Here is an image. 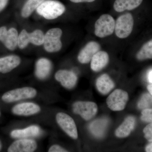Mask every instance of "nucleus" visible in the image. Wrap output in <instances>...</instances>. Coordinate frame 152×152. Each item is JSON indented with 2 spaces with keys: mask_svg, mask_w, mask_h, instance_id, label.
Segmentation results:
<instances>
[{
  "mask_svg": "<svg viewBox=\"0 0 152 152\" xmlns=\"http://www.w3.org/2000/svg\"><path fill=\"white\" fill-rule=\"evenodd\" d=\"M64 5L56 0H45L36 10L40 16L48 20H54L61 16L66 11Z\"/></svg>",
  "mask_w": 152,
  "mask_h": 152,
  "instance_id": "nucleus-1",
  "label": "nucleus"
},
{
  "mask_svg": "<svg viewBox=\"0 0 152 152\" xmlns=\"http://www.w3.org/2000/svg\"><path fill=\"white\" fill-rule=\"evenodd\" d=\"M37 91L31 87H23L11 90L4 94L2 100L10 103L18 101L33 99L37 95Z\"/></svg>",
  "mask_w": 152,
  "mask_h": 152,
  "instance_id": "nucleus-2",
  "label": "nucleus"
},
{
  "mask_svg": "<svg viewBox=\"0 0 152 152\" xmlns=\"http://www.w3.org/2000/svg\"><path fill=\"white\" fill-rule=\"evenodd\" d=\"M115 22L114 18L110 15L103 14L101 15L95 23V35L101 38L111 35L115 31Z\"/></svg>",
  "mask_w": 152,
  "mask_h": 152,
  "instance_id": "nucleus-3",
  "label": "nucleus"
},
{
  "mask_svg": "<svg viewBox=\"0 0 152 152\" xmlns=\"http://www.w3.org/2000/svg\"><path fill=\"white\" fill-rule=\"evenodd\" d=\"M134 19L130 13H126L118 17L115 22L116 36L121 39L128 37L132 32Z\"/></svg>",
  "mask_w": 152,
  "mask_h": 152,
  "instance_id": "nucleus-4",
  "label": "nucleus"
},
{
  "mask_svg": "<svg viewBox=\"0 0 152 152\" xmlns=\"http://www.w3.org/2000/svg\"><path fill=\"white\" fill-rule=\"evenodd\" d=\"M63 31L58 28H53L45 34L43 46L46 51L49 53L59 51L62 48L61 38Z\"/></svg>",
  "mask_w": 152,
  "mask_h": 152,
  "instance_id": "nucleus-5",
  "label": "nucleus"
},
{
  "mask_svg": "<svg viewBox=\"0 0 152 152\" xmlns=\"http://www.w3.org/2000/svg\"><path fill=\"white\" fill-rule=\"evenodd\" d=\"M56 121L58 126L69 137L74 140L78 138L77 126L72 117L66 113L59 112L56 115Z\"/></svg>",
  "mask_w": 152,
  "mask_h": 152,
  "instance_id": "nucleus-6",
  "label": "nucleus"
},
{
  "mask_svg": "<svg viewBox=\"0 0 152 152\" xmlns=\"http://www.w3.org/2000/svg\"><path fill=\"white\" fill-rule=\"evenodd\" d=\"M74 113L79 115L86 121L92 118L96 114L98 107L94 102L86 101H77L72 105Z\"/></svg>",
  "mask_w": 152,
  "mask_h": 152,
  "instance_id": "nucleus-7",
  "label": "nucleus"
},
{
  "mask_svg": "<svg viewBox=\"0 0 152 152\" xmlns=\"http://www.w3.org/2000/svg\"><path fill=\"white\" fill-rule=\"evenodd\" d=\"M129 99L128 93L122 90L114 91L108 97L107 104L109 108L114 111H119L125 108Z\"/></svg>",
  "mask_w": 152,
  "mask_h": 152,
  "instance_id": "nucleus-8",
  "label": "nucleus"
},
{
  "mask_svg": "<svg viewBox=\"0 0 152 152\" xmlns=\"http://www.w3.org/2000/svg\"><path fill=\"white\" fill-rule=\"evenodd\" d=\"M19 34L18 30L15 28L8 30L5 26L0 27V41L7 49L14 51L18 46Z\"/></svg>",
  "mask_w": 152,
  "mask_h": 152,
  "instance_id": "nucleus-9",
  "label": "nucleus"
},
{
  "mask_svg": "<svg viewBox=\"0 0 152 152\" xmlns=\"http://www.w3.org/2000/svg\"><path fill=\"white\" fill-rule=\"evenodd\" d=\"M36 141L31 138L18 139L8 149L9 152H33L37 148Z\"/></svg>",
  "mask_w": 152,
  "mask_h": 152,
  "instance_id": "nucleus-10",
  "label": "nucleus"
},
{
  "mask_svg": "<svg viewBox=\"0 0 152 152\" xmlns=\"http://www.w3.org/2000/svg\"><path fill=\"white\" fill-rule=\"evenodd\" d=\"M41 110V107L38 104L32 102H24L15 105L12 111L16 115L28 117L39 113Z\"/></svg>",
  "mask_w": 152,
  "mask_h": 152,
  "instance_id": "nucleus-11",
  "label": "nucleus"
},
{
  "mask_svg": "<svg viewBox=\"0 0 152 152\" xmlns=\"http://www.w3.org/2000/svg\"><path fill=\"white\" fill-rule=\"evenodd\" d=\"M55 78L62 86L67 89H72L75 86L77 82V77L73 72L65 69L57 71Z\"/></svg>",
  "mask_w": 152,
  "mask_h": 152,
  "instance_id": "nucleus-12",
  "label": "nucleus"
},
{
  "mask_svg": "<svg viewBox=\"0 0 152 152\" xmlns=\"http://www.w3.org/2000/svg\"><path fill=\"white\" fill-rule=\"evenodd\" d=\"M100 44L95 41H91L81 50L77 56L78 61L82 64H88L91 61L94 55L100 51Z\"/></svg>",
  "mask_w": 152,
  "mask_h": 152,
  "instance_id": "nucleus-13",
  "label": "nucleus"
},
{
  "mask_svg": "<svg viewBox=\"0 0 152 152\" xmlns=\"http://www.w3.org/2000/svg\"><path fill=\"white\" fill-rule=\"evenodd\" d=\"M53 64L50 60L45 58L39 59L36 62L35 75L37 78L41 80H45L51 72Z\"/></svg>",
  "mask_w": 152,
  "mask_h": 152,
  "instance_id": "nucleus-14",
  "label": "nucleus"
},
{
  "mask_svg": "<svg viewBox=\"0 0 152 152\" xmlns=\"http://www.w3.org/2000/svg\"><path fill=\"white\" fill-rule=\"evenodd\" d=\"M21 60L17 55H10L0 58V73L6 74L10 72L21 64Z\"/></svg>",
  "mask_w": 152,
  "mask_h": 152,
  "instance_id": "nucleus-15",
  "label": "nucleus"
},
{
  "mask_svg": "<svg viewBox=\"0 0 152 152\" xmlns=\"http://www.w3.org/2000/svg\"><path fill=\"white\" fill-rule=\"evenodd\" d=\"M40 132V128L39 126L33 125L23 129L14 130L11 132L10 135L13 138H31L37 137Z\"/></svg>",
  "mask_w": 152,
  "mask_h": 152,
  "instance_id": "nucleus-16",
  "label": "nucleus"
},
{
  "mask_svg": "<svg viewBox=\"0 0 152 152\" xmlns=\"http://www.w3.org/2000/svg\"><path fill=\"white\" fill-rule=\"evenodd\" d=\"M108 54L104 51H99L96 53L91 61V68L95 72L102 70L108 64Z\"/></svg>",
  "mask_w": 152,
  "mask_h": 152,
  "instance_id": "nucleus-17",
  "label": "nucleus"
},
{
  "mask_svg": "<svg viewBox=\"0 0 152 152\" xmlns=\"http://www.w3.org/2000/svg\"><path fill=\"white\" fill-rule=\"evenodd\" d=\"M143 1V0H115L113 8L117 12L133 10L140 7Z\"/></svg>",
  "mask_w": 152,
  "mask_h": 152,
  "instance_id": "nucleus-18",
  "label": "nucleus"
},
{
  "mask_svg": "<svg viewBox=\"0 0 152 152\" xmlns=\"http://www.w3.org/2000/svg\"><path fill=\"white\" fill-rule=\"evenodd\" d=\"M135 124L136 119L134 117L132 116L127 117L116 130V136L119 138L126 137L134 130Z\"/></svg>",
  "mask_w": 152,
  "mask_h": 152,
  "instance_id": "nucleus-19",
  "label": "nucleus"
},
{
  "mask_svg": "<svg viewBox=\"0 0 152 152\" xmlns=\"http://www.w3.org/2000/svg\"><path fill=\"white\" fill-rule=\"evenodd\" d=\"M108 123V120L105 118L98 119L91 123L89 129L93 135L100 138L104 135Z\"/></svg>",
  "mask_w": 152,
  "mask_h": 152,
  "instance_id": "nucleus-20",
  "label": "nucleus"
},
{
  "mask_svg": "<svg viewBox=\"0 0 152 152\" xmlns=\"http://www.w3.org/2000/svg\"><path fill=\"white\" fill-rule=\"evenodd\" d=\"M96 86L99 91L103 95L108 94L115 87V84L110 76L104 74L97 80Z\"/></svg>",
  "mask_w": 152,
  "mask_h": 152,
  "instance_id": "nucleus-21",
  "label": "nucleus"
},
{
  "mask_svg": "<svg viewBox=\"0 0 152 152\" xmlns=\"http://www.w3.org/2000/svg\"><path fill=\"white\" fill-rule=\"evenodd\" d=\"M45 1V0H28L22 8L21 12L22 17L25 18L29 17Z\"/></svg>",
  "mask_w": 152,
  "mask_h": 152,
  "instance_id": "nucleus-22",
  "label": "nucleus"
},
{
  "mask_svg": "<svg viewBox=\"0 0 152 152\" xmlns=\"http://www.w3.org/2000/svg\"><path fill=\"white\" fill-rule=\"evenodd\" d=\"M136 58L140 61L152 59V39L144 44L137 53Z\"/></svg>",
  "mask_w": 152,
  "mask_h": 152,
  "instance_id": "nucleus-23",
  "label": "nucleus"
},
{
  "mask_svg": "<svg viewBox=\"0 0 152 152\" xmlns=\"http://www.w3.org/2000/svg\"><path fill=\"white\" fill-rule=\"evenodd\" d=\"M45 34L42 30L37 29L29 33L30 43L39 46L43 45Z\"/></svg>",
  "mask_w": 152,
  "mask_h": 152,
  "instance_id": "nucleus-24",
  "label": "nucleus"
},
{
  "mask_svg": "<svg viewBox=\"0 0 152 152\" xmlns=\"http://www.w3.org/2000/svg\"><path fill=\"white\" fill-rule=\"evenodd\" d=\"M140 109H152V96L151 94H145L142 96L138 103Z\"/></svg>",
  "mask_w": 152,
  "mask_h": 152,
  "instance_id": "nucleus-25",
  "label": "nucleus"
},
{
  "mask_svg": "<svg viewBox=\"0 0 152 152\" xmlns=\"http://www.w3.org/2000/svg\"><path fill=\"white\" fill-rule=\"evenodd\" d=\"M29 43V33L23 29L19 34L18 47L22 50L26 48Z\"/></svg>",
  "mask_w": 152,
  "mask_h": 152,
  "instance_id": "nucleus-26",
  "label": "nucleus"
},
{
  "mask_svg": "<svg viewBox=\"0 0 152 152\" xmlns=\"http://www.w3.org/2000/svg\"><path fill=\"white\" fill-rule=\"evenodd\" d=\"M141 119L145 122L152 123V109L143 110L142 112Z\"/></svg>",
  "mask_w": 152,
  "mask_h": 152,
  "instance_id": "nucleus-27",
  "label": "nucleus"
},
{
  "mask_svg": "<svg viewBox=\"0 0 152 152\" xmlns=\"http://www.w3.org/2000/svg\"><path fill=\"white\" fill-rule=\"evenodd\" d=\"M143 132L145 138L149 142H152V123L149 124L144 128Z\"/></svg>",
  "mask_w": 152,
  "mask_h": 152,
  "instance_id": "nucleus-28",
  "label": "nucleus"
},
{
  "mask_svg": "<svg viewBox=\"0 0 152 152\" xmlns=\"http://www.w3.org/2000/svg\"><path fill=\"white\" fill-rule=\"evenodd\" d=\"M49 152H67L66 150L58 145H53L49 148Z\"/></svg>",
  "mask_w": 152,
  "mask_h": 152,
  "instance_id": "nucleus-29",
  "label": "nucleus"
},
{
  "mask_svg": "<svg viewBox=\"0 0 152 152\" xmlns=\"http://www.w3.org/2000/svg\"><path fill=\"white\" fill-rule=\"evenodd\" d=\"M96 0H69L70 1L73 3L79 4V3H92L95 2Z\"/></svg>",
  "mask_w": 152,
  "mask_h": 152,
  "instance_id": "nucleus-30",
  "label": "nucleus"
},
{
  "mask_svg": "<svg viewBox=\"0 0 152 152\" xmlns=\"http://www.w3.org/2000/svg\"><path fill=\"white\" fill-rule=\"evenodd\" d=\"M9 0H0V12L6 7Z\"/></svg>",
  "mask_w": 152,
  "mask_h": 152,
  "instance_id": "nucleus-31",
  "label": "nucleus"
},
{
  "mask_svg": "<svg viewBox=\"0 0 152 152\" xmlns=\"http://www.w3.org/2000/svg\"><path fill=\"white\" fill-rule=\"evenodd\" d=\"M147 79L150 84H152V69L149 70L147 74Z\"/></svg>",
  "mask_w": 152,
  "mask_h": 152,
  "instance_id": "nucleus-32",
  "label": "nucleus"
},
{
  "mask_svg": "<svg viewBox=\"0 0 152 152\" xmlns=\"http://www.w3.org/2000/svg\"><path fill=\"white\" fill-rule=\"evenodd\" d=\"M145 151L147 152H152V142L147 145L145 148Z\"/></svg>",
  "mask_w": 152,
  "mask_h": 152,
  "instance_id": "nucleus-33",
  "label": "nucleus"
},
{
  "mask_svg": "<svg viewBox=\"0 0 152 152\" xmlns=\"http://www.w3.org/2000/svg\"><path fill=\"white\" fill-rule=\"evenodd\" d=\"M147 88H148V91H149L150 94L152 96V84H150L147 87Z\"/></svg>",
  "mask_w": 152,
  "mask_h": 152,
  "instance_id": "nucleus-34",
  "label": "nucleus"
},
{
  "mask_svg": "<svg viewBox=\"0 0 152 152\" xmlns=\"http://www.w3.org/2000/svg\"><path fill=\"white\" fill-rule=\"evenodd\" d=\"M2 147V145L1 142L0 141V151L1 150Z\"/></svg>",
  "mask_w": 152,
  "mask_h": 152,
  "instance_id": "nucleus-35",
  "label": "nucleus"
},
{
  "mask_svg": "<svg viewBox=\"0 0 152 152\" xmlns=\"http://www.w3.org/2000/svg\"><path fill=\"white\" fill-rule=\"evenodd\" d=\"M0 115H1V112H0Z\"/></svg>",
  "mask_w": 152,
  "mask_h": 152,
  "instance_id": "nucleus-36",
  "label": "nucleus"
}]
</instances>
